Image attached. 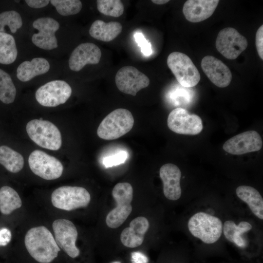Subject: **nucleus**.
Instances as JSON below:
<instances>
[{
	"label": "nucleus",
	"mask_w": 263,
	"mask_h": 263,
	"mask_svg": "<svg viewBox=\"0 0 263 263\" xmlns=\"http://www.w3.org/2000/svg\"><path fill=\"white\" fill-rule=\"evenodd\" d=\"M188 227L194 237L207 244L216 242L223 231V224L219 218L202 211L196 213L189 218Z\"/></svg>",
	"instance_id": "7ed1b4c3"
},
{
	"label": "nucleus",
	"mask_w": 263,
	"mask_h": 263,
	"mask_svg": "<svg viewBox=\"0 0 263 263\" xmlns=\"http://www.w3.org/2000/svg\"><path fill=\"white\" fill-rule=\"evenodd\" d=\"M25 2L29 7L33 8H41L46 6L50 0H26Z\"/></svg>",
	"instance_id": "c9c22d12"
},
{
	"label": "nucleus",
	"mask_w": 263,
	"mask_h": 263,
	"mask_svg": "<svg viewBox=\"0 0 263 263\" xmlns=\"http://www.w3.org/2000/svg\"><path fill=\"white\" fill-rule=\"evenodd\" d=\"M26 132L30 139L38 146L52 150H59L62 144L61 133L52 122L33 119L26 125Z\"/></svg>",
	"instance_id": "39448f33"
},
{
	"label": "nucleus",
	"mask_w": 263,
	"mask_h": 263,
	"mask_svg": "<svg viewBox=\"0 0 263 263\" xmlns=\"http://www.w3.org/2000/svg\"><path fill=\"white\" fill-rule=\"evenodd\" d=\"M90 201L89 192L80 187L62 186L55 189L51 195L53 205L66 211L86 207Z\"/></svg>",
	"instance_id": "0eeeda50"
},
{
	"label": "nucleus",
	"mask_w": 263,
	"mask_h": 263,
	"mask_svg": "<svg viewBox=\"0 0 263 263\" xmlns=\"http://www.w3.org/2000/svg\"><path fill=\"white\" fill-rule=\"evenodd\" d=\"M126 151H121L113 155L105 157L103 163L106 168L111 167L124 163L128 158Z\"/></svg>",
	"instance_id": "2f4dec72"
},
{
	"label": "nucleus",
	"mask_w": 263,
	"mask_h": 263,
	"mask_svg": "<svg viewBox=\"0 0 263 263\" xmlns=\"http://www.w3.org/2000/svg\"><path fill=\"white\" fill-rule=\"evenodd\" d=\"M132 263H147V257L141 252H135L132 254Z\"/></svg>",
	"instance_id": "e433bc0d"
},
{
	"label": "nucleus",
	"mask_w": 263,
	"mask_h": 263,
	"mask_svg": "<svg viewBox=\"0 0 263 263\" xmlns=\"http://www.w3.org/2000/svg\"><path fill=\"white\" fill-rule=\"evenodd\" d=\"M24 244L29 254L40 263L52 262L60 250L52 233L42 225L29 229L24 237Z\"/></svg>",
	"instance_id": "f257e3e1"
},
{
	"label": "nucleus",
	"mask_w": 263,
	"mask_h": 263,
	"mask_svg": "<svg viewBox=\"0 0 263 263\" xmlns=\"http://www.w3.org/2000/svg\"><path fill=\"white\" fill-rule=\"evenodd\" d=\"M28 164L34 174L47 180L58 178L63 171V166L58 159L40 150L31 153Z\"/></svg>",
	"instance_id": "6e6552de"
},
{
	"label": "nucleus",
	"mask_w": 263,
	"mask_h": 263,
	"mask_svg": "<svg viewBox=\"0 0 263 263\" xmlns=\"http://www.w3.org/2000/svg\"><path fill=\"white\" fill-rule=\"evenodd\" d=\"M256 47L258 54L263 59V25H262L258 29L256 34Z\"/></svg>",
	"instance_id": "72a5a7b5"
},
{
	"label": "nucleus",
	"mask_w": 263,
	"mask_h": 263,
	"mask_svg": "<svg viewBox=\"0 0 263 263\" xmlns=\"http://www.w3.org/2000/svg\"><path fill=\"white\" fill-rule=\"evenodd\" d=\"M134 122V118L130 111L118 108L103 119L97 130V134L104 140L116 139L129 132Z\"/></svg>",
	"instance_id": "f03ea898"
},
{
	"label": "nucleus",
	"mask_w": 263,
	"mask_h": 263,
	"mask_svg": "<svg viewBox=\"0 0 263 263\" xmlns=\"http://www.w3.org/2000/svg\"><path fill=\"white\" fill-rule=\"evenodd\" d=\"M218 0H188L184 4L183 13L191 22H199L209 18L218 6Z\"/></svg>",
	"instance_id": "6ab92c4d"
},
{
	"label": "nucleus",
	"mask_w": 263,
	"mask_h": 263,
	"mask_svg": "<svg viewBox=\"0 0 263 263\" xmlns=\"http://www.w3.org/2000/svg\"><path fill=\"white\" fill-rule=\"evenodd\" d=\"M97 8L101 14L113 17H119L124 13L123 3L119 0H97Z\"/></svg>",
	"instance_id": "c756f323"
},
{
	"label": "nucleus",
	"mask_w": 263,
	"mask_h": 263,
	"mask_svg": "<svg viewBox=\"0 0 263 263\" xmlns=\"http://www.w3.org/2000/svg\"><path fill=\"white\" fill-rule=\"evenodd\" d=\"M129 225L122 231L120 240L124 246L134 248L143 243L144 235L149 228L150 224L146 218L140 216L133 219Z\"/></svg>",
	"instance_id": "aec40b11"
},
{
	"label": "nucleus",
	"mask_w": 263,
	"mask_h": 263,
	"mask_svg": "<svg viewBox=\"0 0 263 263\" xmlns=\"http://www.w3.org/2000/svg\"><path fill=\"white\" fill-rule=\"evenodd\" d=\"M33 26L38 30L33 34L32 41L38 47L50 50L57 47L55 33L59 28V23L50 17H42L35 20Z\"/></svg>",
	"instance_id": "4468645a"
},
{
	"label": "nucleus",
	"mask_w": 263,
	"mask_h": 263,
	"mask_svg": "<svg viewBox=\"0 0 263 263\" xmlns=\"http://www.w3.org/2000/svg\"><path fill=\"white\" fill-rule=\"evenodd\" d=\"M167 125L171 131L185 135H196L203 129L202 120L199 116L190 114L186 109L181 107L170 112Z\"/></svg>",
	"instance_id": "9d476101"
},
{
	"label": "nucleus",
	"mask_w": 263,
	"mask_h": 263,
	"mask_svg": "<svg viewBox=\"0 0 263 263\" xmlns=\"http://www.w3.org/2000/svg\"><path fill=\"white\" fill-rule=\"evenodd\" d=\"M134 37L136 42L140 47L143 54L145 56L150 55L152 53L151 46L144 36L141 33L138 32L134 34Z\"/></svg>",
	"instance_id": "473e14b6"
},
{
	"label": "nucleus",
	"mask_w": 263,
	"mask_h": 263,
	"mask_svg": "<svg viewBox=\"0 0 263 263\" xmlns=\"http://www.w3.org/2000/svg\"><path fill=\"white\" fill-rule=\"evenodd\" d=\"M122 25L116 21L105 22L96 20L91 25L89 33L93 38L105 42L112 41L122 32Z\"/></svg>",
	"instance_id": "4be33fe9"
},
{
	"label": "nucleus",
	"mask_w": 263,
	"mask_h": 263,
	"mask_svg": "<svg viewBox=\"0 0 263 263\" xmlns=\"http://www.w3.org/2000/svg\"><path fill=\"white\" fill-rule=\"evenodd\" d=\"M50 2L57 12L64 16L76 14L82 7V2L79 0H51Z\"/></svg>",
	"instance_id": "7c9ffc66"
},
{
	"label": "nucleus",
	"mask_w": 263,
	"mask_h": 263,
	"mask_svg": "<svg viewBox=\"0 0 263 263\" xmlns=\"http://www.w3.org/2000/svg\"><path fill=\"white\" fill-rule=\"evenodd\" d=\"M169 1V0H152L151 2L156 4L162 5L168 3Z\"/></svg>",
	"instance_id": "4c0bfd02"
},
{
	"label": "nucleus",
	"mask_w": 263,
	"mask_h": 263,
	"mask_svg": "<svg viewBox=\"0 0 263 263\" xmlns=\"http://www.w3.org/2000/svg\"><path fill=\"white\" fill-rule=\"evenodd\" d=\"M22 25V18L18 12L9 10L0 13V32H5V27L8 26L12 33H15Z\"/></svg>",
	"instance_id": "c85d7f7f"
},
{
	"label": "nucleus",
	"mask_w": 263,
	"mask_h": 263,
	"mask_svg": "<svg viewBox=\"0 0 263 263\" xmlns=\"http://www.w3.org/2000/svg\"><path fill=\"white\" fill-rule=\"evenodd\" d=\"M248 45L244 36L232 27H226L220 31L215 46L217 51L228 59H235L244 52Z\"/></svg>",
	"instance_id": "9b49d317"
},
{
	"label": "nucleus",
	"mask_w": 263,
	"mask_h": 263,
	"mask_svg": "<svg viewBox=\"0 0 263 263\" xmlns=\"http://www.w3.org/2000/svg\"><path fill=\"white\" fill-rule=\"evenodd\" d=\"M24 163L21 154L7 146L0 147V164L7 170L17 173L22 169Z\"/></svg>",
	"instance_id": "393cba45"
},
{
	"label": "nucleus",
	"mask_w": 263,
	"mask_h": 263,
	"mask_svg": "<svg viewBox=\"0 0 263 263\" xmlns=\"http://www.w3.org/2000/svg\"><path fill=\"white\" fill-rule=\"evenodd\" d=\"M50 69L48 60L43 57H35L31 61L22 62L17 70V78L22 82H27L34 77L47 73Z\"/></svg>",
	"instance_id": "412c9836"
},
{
	"label": "nucleus",
	"mask_w": 263,
	"mask_h": 263,
	"mask_svg": "<svg viewBox=\"0 0 263 263\" xmlns=\"http://www.w3.org/2000/svg\"><path fill=\"white\" fill-rule=\"evenodd\" d=\"M18 56L16 41L13 36L5 32H0V63H13Z\"/></svg>",
	"instance_id": "bb28decb"
},
{
	"label": "nucleus",
	"mask_w": 263,
	"mask_h": 263,
	"mask_svg": "<svg viewBox=\"0 0 263 263\" xmlns=\"http://www.w3.org/2000/svg\"><path fill=\"white\" fill-rule=\"evenodd\" d=\"M21 205L20 197L15 189L7 186L0 188V211L2 214H10Z\"/></svg>",
	"instance_id": "a878e982"
},
{
	"label": "nucleus",
	"mask_w": 263,
	"mask_h": 263,
	"mask_svg": "<svg viewBox=\"0 0 263 263\" xmlns=\"http://www.w3.org/2000/svg\"><path fill=\"white\" fill-rule=\"evenodd\" d=\"M120 263L118 262H114V263Z\"/></svg>",
	"instance_id": "58836bf2"
},
{
	"label": "nucleus",
	"mask_w": 263,
	"mask_h": 263,
	"mask_svg": "<svg viewBox=\"0 0 263 263\" xmlns=\"http://www.w3.org/2000/svg\"><path fill=\"white\" fill-rule=\"evenodd\" d=\"M167 65L176 80L183 87L191 88L200 80L198 69L186 54L179 52L171 53L167 58Z\"/></svg>",
	"instance_id": "423d86ee"
},
{
	"label": "nucleus",
	"mask_w": 263,
	"mask_h": 263,
	"mask_svg": "<svg viewBox=\"0 0 263 263\" xmlns=\"http://www.w3.org/2000/svg\"><path fill=\"white\" fill-rule=\"evenodd\" d=\"M252 228V225L246 221H241L236 225L234 221L227 220L223 225V232L225 238L241 248L246 245V241L242 235Z\"/></svg>",
	"instance_id": "b1692460"
},
{
	"label": "nucleus",
	"mask_w": 263,
	"mask_h": 263,
	"mask_svg": "<svg viewBox=\"0 0 263 263\" xmlns=\"http://www.w3.org/2000/svg\"><path fill=\"white\" fill-rule=\"evenodd\" d=\"M52 227L59 247L70 257H77L80 251L75 245L78 233L75 225L69 220L58 219L54 221Z\"/></svg>",
	"instance_id": "f8f14e48"
},
{
	"label": "nucleus",
	"mask_w": 263,
	"mask_h": 263,
	"mask_svg": "<svg viewBox=\"0 0 263 263\" xmlns=\"http://www.w3.org/2000/svg\"><path fill=\"white\" fill-rule=\"evenodd\" d=\"M72 92L68 83L63 80L50 81L40 86L36 91L35 97L41 105L54 107L64 104L70 98Z\"/></svg>",
	"instance_id": "1a4fd4ad"
},
{
	"label": "nucleus",
	"mask_w": 263,
	"mask_h": 263,
	"mask_svg": "<svg viewBox=\"0 0 263 263\" xmlns=\"http://www.w3.org/2000/svg\"><path fill=\"white\" fill-rule=\"evenodd\" d=\"M159 175L163 184V193L169 200H178L182 194L180 186L181 171L175 165L167 163L159 170Z\"/></svg>",
	"instance_id": "a211bd4d"
},
{
	"label": "nucleus",
	"mask_w": 263,
	"mask_h": 263,
	"mask_svg": "<svg viewBox=\"0 0 263 263\" xmlns=\"http://www.w3.org/2000/svg\"><path fill=\"white\" fill-rule=\"evenodd\" d=\"M203 72L208 79L216 86L225 88L228 86L232 79L229 68L221 60L211 56H204L201 63Z\"/></svg>",
	"instance_id": "dca6fc26"
},
{
	"label": "nucleus",
	"mask_w": 263,
	"mask_h": 263,
	"mask_svg": "<svg viewBox=\"0 0 263 263\" xmlns=\"http://www.w3.org/2000/svg\"><path fill=\"white\" fill-rule=\"evenodd\" d=\"M12 233L10 229L6 227L0 229V246H6L11 241Z\"/></svg>",
	"instance_id": "f704fd0d"
},
{
	"label": "nucleus",
	"mask_w": 263,
	"mask_h": 263,
	"mask_svg": "<svg viewBox=\"0 0 263 263\" xmlns=\"http://www.w3.org/2000/svg\"><path fill=\"white\" fill-rule=\"evenodd\" d=\"M16 88L10 75L0 69V100L5 104L13 103L16 98Z\"/></svg>",
	"instance_id": "cd10ccee"
},
{
	"label": "nucleus",
	"mask_w": 263,
	"mask_h": 263,
	"mask_svg": "<svg viewBox=\"0 0 263 263\" xmlns=\"http://www.w3.org/2000/svg\"><path fill=\"white\" fill-rule=\"evenodd\" d=\"M236 193L257 218L263 219V199L256 189L249 186H240L237 188Z\"/></svg>",
	"instance_id": "5701e85b"
},
{
	"label": "nucleus",
	"mask_w": 263,
	"mask_h": 263,
	"mask_svg": "<svg viewBox=\"0 0 263 263\" xmlns=\"http://www.w3.org/2000/svg\"><path fill=\"white\" fill-rule=\"evenodd\" d=\"M100 49L95 44H80L72 52L69 59L70 69L75 72L81 70L87 64H97L101 58Z\"/></svg>",
	"instance_id": "f3484780"
},
{
	"label": "nucleus",
	"mask_w": 263,
	"mask_h": 263,
	"mask_svg": "<svg viewBox=\"0 0 263 263\" xmlns=\"http://www.w3.org/2000/svg\"><path fill=\"white\" fill-rule=\"evenodd\" d=\"M262 146L263 141L259 133L255 131H248L228 139L223 148L230 154L241 155L258 151Z\"/></svg>",
	"instance_id": "2eb2a0df"
},
{
	"label": "nucleus",
	"mask_w": 263,
	"mask_h": 263,
	"mask_svg": "<svg viewBox=\"0 0 263 263\" xmlns=\"http://www.w3.org/2000/svg\"><path fill=\"white\" fill-rule=\"evenodd\" d=\"M112 195L117 205L107 214L106 223L109 227L116 228L122 225L132 212V187L127 182L118 183L114 187Z\"/></svg>",
	"instance_id": "20e7f679"
},
{
	"label": "nucleus",
	"mask_w": 263,
	"mask_h": 263,
	"mask_svg": "<svg viewBox=\"0 0 263 263\" xmlns=\"http://www.w3.org/2000/svg\"><path fill=\"white\" fill-rule=\"evenodd\" d=\"M115 81L120 91L132 96H135L138 92L147 87L150 83L146 75L131 66L121 68L116 74Z\"/></svg>",
	"instance_id": "ddd939ff"
}]
</instances>
